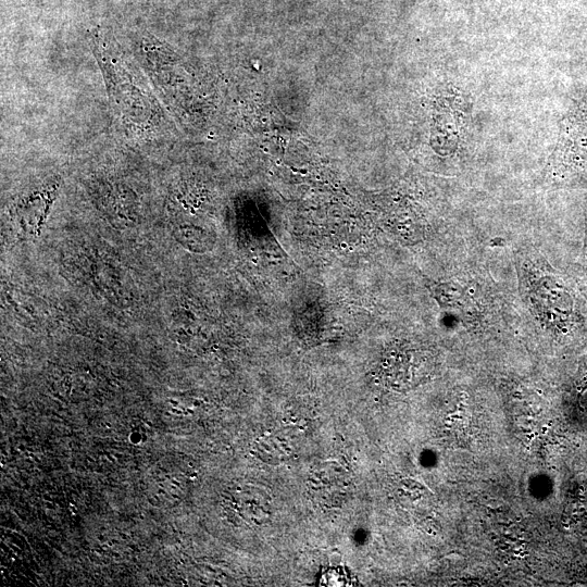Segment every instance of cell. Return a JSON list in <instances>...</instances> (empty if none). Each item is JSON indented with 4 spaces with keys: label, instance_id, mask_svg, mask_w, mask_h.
<instances>
[{
    "label": "cell",
    "instance_id": "cell-1",
    "mask_svg": "<svg viewBox=\"0 0 587 587\" xmlns=\"http://www.w3.org/2000/svg\"><path fill=\"white\" fill-rule=\"evenodd\" d=\"M96 49V55L107 77L110 93L124 121L138 125L143 130L151 128L155 121L154 116L158 114L153 101L151 102V97L134 84L128 71H125L118 58H112V53L108 54L99 43Z\"/></svg>",
    "mask_w": 587,
    "mask_h": 587
},
{
    "label": "cell",
    "instance_id": "cell-2",
    "mask_svg": "<svg viewBox=\"0 0 587 587\" xmlns=\"http://www.w3.org/2000/svg\"><path fill=\"white\" fill-rule=\"evenodd\" d=\"M558 161L565 175H587V111L577 113L563 130Z\"/></svg>",
    "mask_w": 587,
    "mask_h": 587
},
{
    "label": "cell",
    "instance_id": "cell-3",
    "mask_svg": "<svg viewBox=\"0 0 587 587\" xmlns=\"http://www.w3.org/2000/svg\"><path fill=\"white\" fill-rule=\"evenodd\" d=\"M320 586H350V578L340 569H328L319 578Z\"/></svg>",
    "mask_w": 587,
    "mask_h": 587
},
{
    "label": "cell",
    "instance_id": "cell-4",
    "mask_svg": "<svg viewBox=\"0 0 587 587\" xmlns=\"http://www.w3.org/2000/svg\"><path fill=\"white\" fill-rule=\"evenodd\" d=\"M575 386L579 392L587 390V353L578 362L575 375Z\"/></svg>",
    "mask_w": 587,
    "mask_h": 587
},
{
    "label": "cell",
    "instance_id": "cell-5",
    "mask_svg": "<svg viewBox=\"0 0 587 587\" xmlns=\"http://www.w3.org/2000/svg\"><path fill=\"white\" fill-rule=\"evenodd\" d=\"M586 249H587V229H586Z\"/></svg>",
    "mask_w": 587,
    "mask_h": 587
}]
</instances>
